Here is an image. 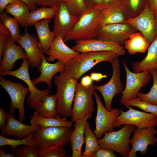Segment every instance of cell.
I'll return each mask as SVG.
<instances>
[{
	"instance_id": "cell-24",
	"label": "cell",
	"mask_w": 157,
	"mask_h": 157,
	"mask_svg": "<svg viewBox=\"0 0 157 157\" xmlns=\"http://www.w3.org/2000/svg\"><path fill=\"white\" fill-rule=\"evenodd\" d=\"M65 63L58 60L54 63H49L43 55L40 65L37 69L40 75L38 78L32 80L34 85L44 82L47 84L49 89L51 88V80L53 77L56 73H59L61 71Z\"/></svg>"
},
{
	"instance_id": "cell-46",
	"label": "cell",
	"mask_w": 157,
	"mask_h": 157,
	"mask_svg": "<svg viewBox=\"0 0 157 157\" xmlns=\"http://www.w3.org/2000/svg\"><path fill=\"white\" fill-rule=\"evenodd\" d=\"M90 76L93 81H99L103 78L107 77V76L101 73L92 72L90 74Z\"/></svg>"
},
{
	"instance_id": "cell-7",
	"label": "cell",
	"mask_w": 157,
	"mask_h": 157,
	"mask_svg": "<svg viewBox=\"0 0 157 157\" xmlns=\"http://www.w3.org/2000/svg\"><path fill=\"white\" fill-rule=\"evenodd\" d=\"M125 22L139 31L147 39L150 45L157 36V21L154 11L148 1L139 15L126 19Z\"/></svg>"
},
{
	"instance_id": "cell-51",
	"label": "cell",
	"mask_w": 157,
	"mask_h": 157,
	"mask_svg": "<svg viewBox=\"0 0 157 157\" xmlns=\"http://www.w3.org/2000/svg\"><path fill=\"white\" fill-rule=\"evenodd\" d=\"M15 151L12 153H7L5 152L4 148L1 147L0 149V157H15Z\"/></svg>"
},
{
	"instance_id": "cell-27",
	"label": "cell",
	"mask_w": 157,
	"mask_h": 157,
	"mask_svg": "<svg viewBox=\"0 0 157 157\" xmlns=\"http://www.w3.org/2000/svg\"><path fill=\"white\" fill-rule=\"evenodd\" d=\"M66 117H61L58 114L55 118L44 117L39 115L36 111H35L33 115L30 117V122L31 125H40L41 126L40 128L42 129L54 126L71 127L73 122L71 120H68Z\"/></svg>"
},
{
	"instance_id": "cell-10",
	"label": "cell",
	"mask_w": 157,
	"mask_h": 157,
	"mask_svg": "<svg viewBox=\"0 0 157 157\" xmlns=\"http://www.w3.org/2000/svg\"><path fill=\"white\" fill-rule=\"evenodd\" d=\"M119 56L116 57L110 63L113 68L111 78L106 84L99 85L93 84L95 90L99 91L101 94L105 103V107L110 111L112 109V102L114 97L122 92L123 86L120 80V67Z\"/></svg>"
},
{
	"instance_id": "cell-18",
	"label": "cell",
	"mask_w": 157,
	"mask_h": 157,
	"mask_svg": "<svg viewBox=\"0 0 157 157\" xmlns=\"http://www.w3.org/2000/svg\"><path fill=\"white\" fill-rule=\"evenodd\" d=\"M16 42L26 52L29 66L38 68L41 64L43 53L37 38L29 33L25 28L24 34L21 35Z\"/></svg>"
},
{
	"instance_id": "cell-47",
	"label": "cell",
	"mask_w": 157,
	"mask_h": 157,
	"mask_svg": "<svg viewBox=\"0 0 157 157\" xmlns=\"http://www.w3.org/2000/svg\"><path fill=\"white\" fill-rule=\"evenodd\" d=\"M93 81L91 79L90 76L87 75L83 77L81 79L80 83L83 86L88 87L93 84Z\"/></svg>"
},
{
	"instance_id": "cell-52",
	"label": "cell",
	"mask_w": 157,
	"mask_h": 157,
	"mask_svg": "<svg viewBox=\"0 0 157 157\" xmlns=\"http://www.w3.org/2000/svg\"><path fill=\"white\" fill-rule=\"evenodd\" d=\"M148 2L153 11L157 9V0H148Z\"/></svg>"
},
{
	"instance_id": "cell-44",
	"label": "cell",
	"mask_w": 157,
	"mask_h": 157,
	"mask_svg": "<svg viewBox=\"0 0 157 157\" xmlns=\"http://www.w3.org/2000/svg\"><path fill=\"white\" fill-rule=\"evenodd\" d=\"M9 113L0 107V129L1 130L5 126L8 118Z\"/></svg>"
},
{
	"instance_id": "cell-36",
	"label": "cell",
	"mask_w": 157,
	"mask_h": 157,
	"mask_svg": "<svg viewBox=\"0 0 157 157\" xmlns=\"http://www.w3.org/2000/svg\"><path fill=\"white\" fill-rule=\"evenodd\" d=\"M151 74L153 79V84L150 91L144 94L139 92L137 97L140 100L157 106V70L153 71Z\"/></svg>"
},
{
	"instance_id": "cell-8",
	"label": "cell",
	"mask_w": 157,
	"mask_h": 157,
	"mask_svg": "<svg viewBox=\"0 0 157 157\" xmlns=\"http://www.w3.org/2000/svg\"><path fill=\"white\" fill-rule=\"evenodd\" d=\"M29 63L27 59L23 60L21 66L14 71L8 72H0V76L10 75L23 81L28 85L30 94L28 97L27 103L30 108L35 109L38 104L41 101L45 95L49 94L51 90L49 89L40 90L35 86L31 80L29 73Z\"/></svg>"
},
{
	"instance_id": "cell-6",
	"label": "cell",
	"mask_w": 157,
	"mask_h": 157,
	"mask_svg": "<svg viewBox=\"0 0 157 157\" xmlns=\"http://www.w3.org/2000/svg\"><path fill=\"white\" fill-rule=\"evenodd\" d=\"M0 84L9 95L11 101L9 104L10 113L15 115L16 109L19 110V118L22 122L25 118L24 102L26 97L29 92L28 87H25L20 81L14 83L0 77Z\"/></svg>"
},
{
	"instance_id": "cell-37",
	"label": "cell",
	"mask_w": 157,
	"mask_h": 157,
	"mask_svg": "<svg viewBox=\"0 0 157 157\" xmlns=\"http://www.w3.org/2000/svg\"><path fill=\"white\" fill-rule=\"evenodd\" d=\"M125 107L128 108L133 106L138 108L145 112L151 113L157 116V106L141 100L137 97L129 99L123 104Z\"/></svg>"
},
{
	"instance_id": "cell-50",
	"label": "cell",
	"mask_w": 157,
	"mask_h": 157,
	"mask_svg": "<svg viewBox=\"0 0 157 157\" xmlns=\"http://www.w3.org/2000/svg\"><path fill=\"white\" fill-rule=\"evenodd\" d=\"M25 2L28 5L30 10H35L38 0H21Z\"/></svg>"
},
{
	"instance_id": "cell-11",
	"label": "cell",
	"mask_w": 157,
	"mask_h": 157,
	"mask_svg": "<svg viewBox=\"0 0 157 157\" xmlns=\"http://www.w3.org/2000/svg\"><path fill=\"white\" fill-rule=\"evenodd\" d=\"M122 63L126 71V83L120 99L121 104L130 99L137 97L142 88L148 83L152 78L151 74L147 71L132 72L129 69L125 61H122Z\"/></svg>"
},
{
	"instance_id": "cell-40",
	"label": "cell",
	"mask_w": 157,
	"mask_h": 157,
	"mask_svg": "<svg viewBox=\"0 0 157 157\" xmlns=\"http://www.w3.org/2000/svg\"><path fill=\"white\" fill-rule=\"evenodd\" d=\"M38 150L29 145H24L17 148L15 153L17 157H39Z\"/></svg>"
},
{
	"instance_id": "cell-21",
	"label": "cell",
	"mask_w": 157,
	"mask_h": 157,
	"mask_svg": "<svg viewBox=\"0 0 157 157\" xmlns=\"http://www.w3.org/2000/svg\"><path fill=\"white\" fill-rule=\"evenodd\" d=\"M126 20L122 4L117 2L104 4L100 8L98 27L116 23H125Z\"/></svg>"
},
{
	"instance_id": "cell-9",
	"label": "cell",
	"mask_w": 157,
	"mask_h": 157,
	"mask_svg": "<svg viewBox=\"0 0 157 157\" xmlns=\"http://www.w3.org/2000/svg\"><path fill=\"white\" fill-rule=\"evenodd\" d=\"M93 84L88 87L78 83L76 86L73 105L71 120L75 122L87 113H92L94 109L92 96L95 91Z\"/></svg>"
},
{
	"instance_id": "cell-2",
	"label": "cell",
	"mask_w": 157,
	"mask_h": 157,
	"mask_svg": "<svg viewBox=\"0 0 157 157\" xmlns=\"http://www.w3.org/2000/svg\"><path fill=\"white\" fill-rule=\"evenodd\" d=\"M77 81L62 72L54 77L53 82L56 87L57 110L58 114L62 117H72Z\"/></svg>"
},
{
	"instance_id": "cell-30",
	"label": "cell",
	"mask_w": 157,
	"mask_h": 157,
	"mask_svg": "<svg viewBox=\"0 0 157 157\" xmlns=\"http://www.w3.org/2000/svg\"><path fill=\"white\" fill-rule=\"evenodd\" d=\"M124 45L129 53L133 55L138 53H144L148 49L150 45L141 33L137 32L129 36Z\"/></svg>"
},
{
	"instance_id": "cell-22",
	"label": "cell",
	"mask_w": 157,
	"mask_h": 157,
	"mask_svg": "<svg viewBox=\"0 0 157 157\" xmlns=\"http://www.w3.org/2000/svg\"><path fill=\"white\" fill-rule=\"evenodd\" d=\"M40 128V126L38 124L26 125L17 120L14 114L10 113L5 126L1 130L0 135L4 136H13L16 139H21Z\"/></svg>"
},
{
	"instance_id": "cell-17",
	"label": "cell",
	"mask_w": 157,
	"mask_h": 157,
	"mask_svg": "<svg viewBox=\"0 0 157 157\" xmlns=\"http://www.w3.org/2000/svg\"><path fill=\"white\" fill-rule=\"evenodd\" d=\"M72 49L79 52L87 51H111L119 56L124 55V47L115 42L96 39L76 41Z\"/></svg>"
},
{
	"instance_id": "cell-41",
	"label": "cell",
	"mask_w": 157,
	"mask_h": 157,
	"mask_svg": "<svg viewBox=\"0 0 157 157\" xmlns=\"http://www.w3.org/2000/svg\"><path fill=\"white\" fill-rule=\"evenodd\" d=\"M112 149L100 147L95 152L93 157H116Z\"/></svg>"
},
{
	"instance_id": "cell-38",
	"label": "cell",
	"mask_w": 157,
	"mask_h": 157,
	"mask_svg": "<svg viewBox=\"0 0 157 157\" xmlns=\"http://www.w3.org/2000/svg\"><path fill=\"white\" fill-rule=\"evenodd\" d=\"M70 12L74 15L79 17L87 9L84 0H63Z\"/></svg>"
},
{
	"instance_id": "cell-12",
	"label": "cell",
	"mask_w": 157,
	"mask_h": 157,
	"mask_svg": "<svg viewBox=\"0 0 157 157\" xmlns=\"http://www.w3.org/2000/svg\"><path fill=\"white\" fill-rule=\"evenodd\" d=\"M129 110L124 111L115 119L113 124L114 128L122 124H129L138 128L155 127L157 126V116L150 113L142 112L133 109L131 106Z\"/></svg>"
},
{
	"instance_id": "cell-20",
	"label": "cell",
	"mask_w": 157,
	"mask_h": 157,
	"mask_svg": "<svg viewBox=\"0 0 157 157\" xmlns=\"http://www.w3.org/2000/svg\"><path fill=\"white\" fill-rule=\"evenodd\" d=\"M62 37H55L46 53L48 55L46 57L48 62L53 61L57 59L66 63L73 59L80 54L79 52L71 49L65 44Z\"/></svg>"
},
{
	"instance_id": "cell-19",
	"label": "cell",
	"mask_w": 157,
	"mask_h": 157,
	"mask_svg": "<svg viewBox=\"0 0 157 157\" xmlns=\"http://www.w3.org/2000/svg\"><path fill=\"white\" fill-rule=\"evenodd\" d=\"M19 59H27L26 54L22 47L17 45L9 37L0 60V72L12 71L15 66V63Z\"/></svg>"
},
{
	"instance_id": "cell-39",
	"label": "cell",
	"mask_w": 157,
	"mask_h": 157,
	"mask_svg": "<svg viewBox=\"0 0 157 157\" xmlns=\"http://www.w3.org/2000/svg\"><path fill=\"white\" fill-rule=\"evenodd\" d=\"M65 146L60 145L44 151L39 150V157H68Z\"/></svg>"
},
{
	"instance_id": "cell-13",
	"label": "cell",
	"mask_w": 157,
	"mask_h": 157,
	"mask_svg": "<svg viewBox=\"0 0 157 157\" xmlns=\"http://www.w3.org/2000/svg\"><path fill=\"white\" fill-rule=\"evenodd\" d=\"M93 95L97 106L96 128L94 133L99 140L103 137L105 132L114 131V123L116 118L120 114L121 110L113 108L110 111L107 110L96 91H94Z\"/></svg>"
},
{
	"instance_id": "cell-34",
	"label": "cell",
	"mask_w": 157,
	"mask_h": 157,
	"mask_svg": "<svg viewBox=\"0 0 157 157\" xmlns=\"http://www.w3.org/2000/svg\"><path fill=\"white\" fill-rule=\"evenodd\" d=\"M0 21L8 29L10 33V37L15 42L20 39V28L19 23L14 18L9 16L6 12H3L0 15Z\"/></svg>"
},
{
	"instance_id": "cell-4",
	"label": "cell",
	"mask_w": 157,
	"mask_h": 157,
	"mask_svg": "<svg viewBox=\"0 0 157 157\" xmlns=\"http://www.w3.org/2000/svg\"><path fill=\"white\" fill-rule=\"evenodd\" d=\"M100 8L87 9L69 31L63 39L64 42L96 38Z\"/></svg>"
},
{
	"instance_id": "cell-14",
	"label": "cell",
	"mask_w": 157,
	"mask_h": 157,
	"mask_svg": "<svg viewBox=\"0 0 157 157\" xmlns=\"http://www.w3.org/2000/svg\"><path fill=\"white\" fill-rule=\"evenodd\" d=\"M138 31L126 23L109 24L98 27L95 39L112 42L123 46L129 36Z\"/></svg>"
},
{
	"instance_id": "cell-49",
	"label": "cell",
	"mask_w": 157,
	"mask_h": 157,
	"mask_svg": "<svg viewBox=\"0 0 157 157\" xmlns=\"http://www.w3.org/2000/svg\"><path fill=\"white\" fill-rule=\"evenodd\" d=\"M15 0H0V12L1 13L4 12L6 6L10 3L14 2Z\"/></svg>"
},
{
	"instance_id": "cell-48",
	"label": "cell",
	"mask_w": 157,
	"mask_h": 157,
	"mask_svg": "<svg viewBox=\"0 0 157 157\" xmlns=\"http://www.w3.org/2000/svg\"><path fill=\"white\" fill-rule=\"evenodd\" d=\"M6 35L10 37V33L8 29L0 21V36Z\"/></svg>"
},
{
	"instance_id": "cell-28",
	"label": "cell",
	"mask_w": 157,
	"mask_h": 157,
	"mask_svg": "<svg viewBox=\"0 0 157 157\" xmlns=\"http://www.w3.org/2000/svg\"><path fill=\"white\" fill-rule=\"evenodd\" d=\"M7 13L11 15L22 27H26L30 9L28 4L21 0H15L6 8Z\"/></svg>"
},
{
	"instance_id": "cell-31",
	"label": "cell",
	"mask_w": 157,
	"mask_h": 157,
	"mask_svg": "<svg viewBox=\"0 0 157 157\" xmlns=\"http://www.w3.org/2000/svg\"><path fill=\"white\" fill-rule=\"evenodd\" d=\"M85 147L82 157H93L96 151L100 147L98 139L92 131L89 124L86 122L84 132Z\"/></svg>"
},
{
	"instance_id": "cell-32",
	"label": "cell",
	"mask_w": 157,
	"mask_h": 157,
	"mask_svg": "<svg viewBox=\"0 0 157 157\" xmlns=\"http://www.w3.org/2000/svg\"><path fill=\"white\" fill-rule=\"evenodd\" d=\"M148 0H124L122 7L126 19L134 17L143 10Z\"/></svg>"
},
{
	"instance_id": "cell-43",
	"label": "cell",
	"mask_w": 157,
	"mask_h": 157,
	"mask_svg": "<svg viewBox=\"0 0 157 157\" xmlns=\"http://www.w3.org/2000/svg\"><path fill=\"white\" fill-rule=\"evenodd\" d=\"M86 9L100 8L104 4L103 0H84Z\"/></svg>"
},
{
	"instance_id": "cell-1",
	"label": "cell",
	"mask_w": 157,
	"mask_h": 157,
	"mask_svg": "<svg viewBox=\"0 0 157 157\" xmlns=\"http://www.w3.org/2000/svg\"><path fill=\"white\" fill-rule=\"evenodd\" d=\"M117 56H119L111 51L82 52L76 58L65 63L60 72L78 80L98 63L102 62L110 63Z\"/></svg>"
},
{
	"instance_id": "cell-23",
	"label": "cell",
	"mask_w": 157,
	"mask_h": 157,
	"mask_svg": "<svg viewBox=\"0 0 157 157\" xmlns=\"http://www.w3.org/2000/svg\"><path fill=\"white\" fill-rule=\"evenodd\" d=\"M92 116V113H87L80 119L75 122L74 128L70 135L69 139L72 153L71 157H82L81 149L84 140L85 125L88 119Z\"/></svg>"
},
{
	"instance_id": "cell-45",
	"label": "cell",
	"mask_w": 157,
	"mask_h": 157,
	"mask_svg": "<svg viewBox=\"0 0 157 157\" xmlns=\"http://www.w3.org/2000/svg\"><path fill=\"white\" fill-rule=\"evenodd\" d=\"M9 37L6 35L0 36V61L1 59L3 53Z\"/></svg>"
},
{
	"instance_id": "cell-26",
	"label": "cell",
	"mask_w": 157,
	"mask_h": 157,
	"mask_svg": "<svg viewBox=\"0 0 157 157\" xmlns=\"http://www.w3.org/2000/svg\"><path fill=\"white\" fill-rule=\"evenodd\" d=\"M51 19H45L35 23L33 26L36 31L40 46L43 53H46L55 37L49 28V24Z\"/></svg>"
},
{
	"instance_id": "cell-53",
	"label": "cell",
	"mask_w": 157,
	"mask_h": 157,
	"mask_svg": "<svg viewBox=\"0 0 157 157\" xmlns=\"http://www.w3.org/2000/svg\"><path fill=\"white\" fill-rule=\"evenodd\" d=\"M104 4H107L113 2H117L120 3L122 6L124 0H103Z\"/></svg>"
},
{
	"instance_id": "cell-25",
	"label": "cell",
	"mask_w": 157,
	"mask_h": 157,
	"mask_svg": "<svg viewBox=\"0 0 157 157\" xmlns=\"http://www.w3.org/2000/svg\"><path fill=\"white\" fill-rule=\"evenodd\" d=\"M146 57L140 61H135L132 63V66L135 72L144 71L151 74L154 70H157V36L148 49Z\"/></svg>"
},
{
	"instance_id": "cell-42",
	"label": "cell",
	"mask_w": 157,
	"mask_h": 157,
	"mask_svg": "<svg viewBox=\"0 0 157 157\" xmlns=\"http://www.w3.org/2000/svg\"><path fill=\"white\" fill-rule=\"evenodd\" d=\"M62 1L63 0H38L36 6H48L55 9L59 3Z\"/></svg>"
},
{
	"instance_id": "cell-54",
	"label": "cell",
	"mask_w": 157,
	"mask_h": 157,
	"mask_svg": "<svg viewBox=\"0 0 157 157\" xmlns=\"http://www.w3.org/2000/svg\"><path fill=\"white\" fill-rule=\"evenodd\" d=\"M154 13L156 19L157 21V9L154 10Z\"/></svg>"
},
{
	"instance_id": "cell-16",
	"label": "cell",
	"mask_w": 157,
	"mask_h": 157,
	"mask_svg": "<svg viewBox=\"0 0 157 157\" xmlns=\"http://www.w3.org/2000/svg\"><path fill=\"white\" fill-rule=\"evenodd\" d=\"M53 32L55 37L60 36L63 39L79 17L73 15L64 1H61L55 9Z\"/></svg>"
},
{
	"instance_id": "cell-29",
	"label": "cell",
	"mask_w": 157,
	"mask_h": 157,
	"mask_svg": "<svg viewBox=\"0 0 157 157\" xmlns=\"http://www.w3.org/2000/svg\"><path fill=\"white\" fill-rule=\"evenodd\" d=\"M35 110L38 114L43 117H56L58 115L56 94L44 96Z\"/></svg>"
},
{
	"instance_id": "cell-35",
	"label": "cell",
	"mask_w": 157,
	"mask_h": 157,
	"mask_svg": "<svg viewBox=\"0 0 157 157\" xmlns=\"http://www.w3.org/2000/svg\"><path fill=\"white\" fill-rule=\"evenodd\" d=\"M33 133L26 137L21 139H12L0 135V147L5 145L10 146V150L12 151H15L17 147L21 145L30 146L36 149L33 138Z\"/></svg>"
},
{
	"instance_id": "cell-15",
	"label": "cell",
	"mask_w": 157,
	"mask_h": 157,
	"mask_svg": "<svg viewBox=\"0 0 157 157\" xmlns=\"http://www.w3.org/2000/svg\"><path fill=\"white\" fill-rule=\"evenodd\" d=\"M133 132L130 140L132 148L129 157H137L138 151L141 155L145 154L149 150L148 145L154 146L157 143V137L154 136L157 131L154 127L137 128Z\"/></svg>"
},
{
	"instance_id": "cell-33",
	"label": "cell",
	"mask_w": 157,
	"mask_h": 157,
	"mask_svg": "<svg viewBox=\"0 0 157 157\" xmlns=\"http://www.w3.org/2000/svg\"><path fill=\"white\" fill-rule=\"evenodd\" d=\"M55 9L50 7L42 6L30 12L28 18L26 27L33 25L39 21L53 18Z\"/></svg>"
},
{
	"instance_id": "cell-3",
	"label": "cell",
	"mask_w": 157,
	"mask_h": 157,
	"mask_svg": "<svg viewBox=\"0 0 157 157\" xmlns=\"http://www.w3.org/2000/svg\"><path fill=\"white\" fill-rule=\"evenodd\" d=\"M71 127L54 126L40 128L33 133L36 148L44 151L60 145L65 146L69 142Z\"/></svg>"
},
{
	"instance_id": "cell-5",
	"label": "cell",
	"mask_w": 157,
	"mask_h": 157,
	"mask_svg": "<svg viewBox=\"0 0 157 157\" xmlns=\"http://www.w3.org/2000/svg\"><path fill=\"white\" fill-rule=\"evenodd\" d=\"M136 127L125 124L116 131L105 132L103 137L98 140L101 148L112 149L124 157H129L131 149L129 147L130 136Z\"/></svg>"
}]
</instances>
